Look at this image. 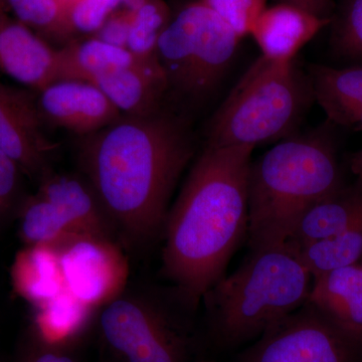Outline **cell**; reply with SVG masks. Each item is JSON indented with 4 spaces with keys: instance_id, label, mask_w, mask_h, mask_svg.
<instances>
[{
    "instance_id": "cell-3",
    "label": "cell",
    "mask_w": 362,
    "mask_h": 362,
    "mask_svg": "<svg viewBox=\"0 0 362 362\" xmlns=\"http://www.w3.org/2000/svg\"><path fill=\"white\" fill-rule=\"evenodd\" d=\"M325 130L292 135L252 161L247 235L252 251L284 244L303 214L343 187Z\"/></svg>"
},
{
    "instance_id": "cell-7",
    "label": "cell",
    "mask_w": 362,
    "mask_h": 362,
    "mask_svg": "<svg viewBox=\"0 0 362 362\" xmlns=\"http://www.w3.org/2000/svg\"><path fill=\"white\" fill-rule=\"evenodd\" d=\"M99 340L109 362H197L187 325L144 295H120L99 317Z\"/></svg>"
},
{
    "instance_id": "cell-17",
    "label": "cell",
    "mask_w": 362,
    "mask_h": 362,
    "mask_svg": "<svg viewBox=\"0 0 362 362\" xmlns=\"http://www.w3.org/2000/svg\"><path fill=\"white\" fill-rule=\"evenodd\" d=\"M307 301L342 329L362 337V264L314 278Z\"/></svg>"
},
{
    "instance_id": "cell-19",
    "label": "cell",
    "mask_w": 362,
    "mask_h": 362,
    "mask_svg": "<svg viewBox=\"0 0 362 362\" xmlns=\"http://www.w3.org/2000/svg\"><path fill=\"white\" fill-rule=\"evenodd\" d=\"M11 278L14 290L35 306L66 290L59 252L51 246H28L18 252Z\"/></svg>"
},
{
    "instance_id": "cell-21",
    "label": "cell",
    "mask_w": 362,
    "mask_h": 362,
    "mask_svg": "<svg viewBox=\"0 0 362 362\" xmlns=\"http://www.w3.org/2000/svg\"><path fill=\"white\" fill-rule=\"evenodd\" d=\"M291 249L311 274L312 279L356 265L362 259V220L337 235Z\"/></svg>"
},
{
    "instance_id": "cell-29",
    "label": "cell",
    "mask_w": 362,
    "mask_h": 362,
    "mask_svg": "<svg viewBox=\"0 0 362 362\" xmlns=\"http://www.w3.org/2000/svg\"><path fill=\"white\" fill-rule=\"evenodd\" d=\"M20 164L0 150V216H4L16 204L21 190Z\"/></svg>"
},
{
    "instance_id": "cell-30",
    "label": "cell",
    "mask_w": 362,
    "mask_h": 362,
    "mask_svg": "<svg viewBox=\"0 0 362 362\" xmlns=\"http://www.w3.org/2000/svg\"><path fill=\"white\" fill-rule=\"evenodd\" d=\"M132 18L133 11L125 8L120 11L117 9L107 18L102 28L95 33V39L115 47L127 49Z\"/></svg>"
},
{
    "instance_id": "cell-6",
    "label": "cell",
    "mask_w": 362,
    "mask_h": 362,
    "mask_svg": "<svg viewBox=\"0 0 362 362\" xmlns=\"http://www.w3.org/2000/svg\"><path fill=\"white\" fill-rule=\"evenodd\" d=\"M240 40L201 0L183 7L157 45V59L168 89L192 100L209 96L230 65Z\"/></svg>"
},
{
    "instance_id": "cell-28",
    "label": "cell",
    "mask_w": 362,
    "mask_h": 362,
    "mask_svg": "<svg viewBox=\"0 0 362 362\" xmlns=\"http://www.w3.org/2000/svg\"><path fill=\"white\" fill-rule=\"evenodd\" d=\"M114 11L103 0H75L66 16L71 32L96 33Z\"/></svg>"
},
{
    "instance_id": "cell-10",
    "label": "cell",
    "mask_w": 362,
    "mask_h": 362,
    "mask_svg": "<svg viewBox=\"0 0 362 362\" xmlns=\"http://www.w3.org/2000/svg\"><path fill=\"white\" fill-rule=\"evenodd\" d=\"M37 97L0 82V150L30 175L47 173L56 143L45 134Z\"/></svg>"
},
{
    "instance_id": "cell-24",
    "label": "cell",
    "mask_w": 362,
    "mask_h": 362,
    "mask_svg": "<svg viewBox=\"0 0 362 362\" xmlns=\"http://www.w3.org/2000/svg\"><path fill=\"white\" fill-rule=\"evenodd\" d=\"M170 11L162 0H147L133 13L127 49L140 59H157V45L170 23Z\"/></svg>"
},
{
    "instance_id": "cell-12",
    "label": "cell",
    "mask_w": 362,
    "mask_h": 362,
    "mask_svg": "<svg viewBox=\"0 0 362 362\" xmlns=\"http://www.w3.org/2000/svg\"><path fill=\"white\" fill-rule=\"evenodd\" d=\"M6 13H0V70L40 92L59 81V52Z\"/></svg>"
},
{
    "instance_id": "cell-25",
    "label": "cell",
    "mask_w": 362,
    "mask_h": 362,
    "mask_svg": "<svg viewBox=\"0 0 362 362\" xmlns=\"http://www.w3.org/2000/svg\"><path fill=\"white\" fill-rule=\"evenodd\" d=\"M6 4L16 20L37 35L66 37L73 33L59 0H6Z\"/></svg>"
},
{
    "instance_id": "cell-18",
    "label": "cell",
    "mask_w": 362,
    "mask_h": 362,
    "mask_svg": "<svg viewBox=\"0 0 362 362\" xmlns=\"http://www.w3.org/2000/svg\"><path fill=\"white\" fill-rule=\"evenodd\" d=\"M361 220L362 181L358 180L311 206L286 243L296 249L341 233Z\"/></svg>"
},
{
    "instance_id": "cell-35",
    "label": "cell",
    "mask_w": 362,
    "mask_h": 362,
    "mask_svg": "<svg viewBox=\"0 0 362 362\" xmlns=\"http://www.w3.org/2000/svg\"><path fill=\"white\" fill-rule=\"evenodd\" d=\"M59 4L63 6L64 8H65L66 13L68 11L69 7L71 6V4H73L75 0H59Z\"/></svg>"
},
{
    "instance_id": "cell-33",
    "label": "cell",
    "mask_w": 362,
    "mask_h": 362,
    "mask_svg": "<svg viewBox=\"0 0 362 362\" xmlns=\"http://www.w3.org/2000/svg\"><path fill=\"white\" fill-rule=\"evenodd\" d=\"M349 168L358 180L362 181V149L350 156Z\"/></svg>"
},
{
    "instance_id": "cell-31",
    "label": "cell",
    "mask_w": 362,
    "mask_h": 362,
    "mask_svg": "<svg viewBox=\"0 0 362 362\" xmlns=\"http://www.w3.org/2000/svg\"><path fill=\"white\" fill-rule=\"evenodd\" d=\"M35 338L32 346L25 350L18 362H81L80 357L71 350V344H52Z\"/></svg>"
},
{
    "instance_id": "cell-16",
    "label": "cell",
    "mask_w": 362,
    "mask_h": 362,
    "mask_svg": "<svg viewBox=\"0 0 362 362\" xmlns=\"http://www.w3.org/2000/svg\"><path fill=\"white\" fill-rule=\"evenodd\" d=\"M314 100L331 122L362 131V66L350 68L309 66Z\"/></svg>"
},
{
    "instance_id": "cell-1",
    "label": "cell",
    "mask_w": 362,
    "mask_h": 362,
    "mask_svg": "<svg viewBox=\"0 0 362 362\" xmlns=\"http://www.w3.org/2000/svg\"><path fill=\"white\" fill-rule=\"evenodd\" d=\"M194 154L187 128L163 112L122 117L78 149L81 168L115 228L132 245L164 230L176 183Z\"/></svg>"
},
{
    "instance_id": "cell-23",
    "label": "cell",
    "mask_w": 362,
    "mask_h": 362,
    "mask_svg": "<svg viewBox=\"0 0 362 362\" xmlns=\"http://www.w3.org/2000/svg\"><path fill=\"white\" fill-rule=\"evenodd\" d=\"M75 235L59 209L40 194L21 204L20 235L26 246L56 247Z\"/></svg>"
},
{
    "instance_id": "cell-38",
    "label": "cell",
    "mask_w": 362,
    "mask_h": 362,
    "mask_svg": "<svg viewBox=\"0 0 362 362\" xmlns=\"http://www.w3.org/2000/svg\"><path fill=\"white\" fill-rule=\"evenodd\" d=\"M0 218H1V216H0Z\"/></svg>"
},
{
    "instance_id": "cell-14",
    "label": "cell",
    "mask_w": 362,
    "mask_h": 362,
    "mask_svg": "<svg viewBox=\"0 0 362 362\" xmlns=\"http://www.w3.org/2000/svg\"><path fill=\"white\" fill-rule=\"evenodd\" d=\"M90 83L126 117H144L160 111L162 98L168 90L158 59H138Z\"/></svg>"
},
{
    "instance_id": "cell-15",
    "label": "cell",
    "mask_w": 362,
    "mask_h": 362,
    "mask_svg": "<svg viewBox=\"0 0 362 362\" xmlns=\"http://www.w3.org/2000/svg\"><path fill=\"white\" fill-rule=\"evenodd\" d=\"M37 194L54 204L78 235L112 239L115 226L90 185L71 176L47 173Z\"/></svg>"
},
{
    "instance_id": "cell-9",
    "label": "cell",
    "mask_w": 362,
    "mask_h": 362,
    "mask_svg": "<svg viewBox=\"0 0 362 362\" xmlns=\"http://www.w3.org/2000/svg\"><path fill=\"white\" fill-rule=\"evenodd\" d=\"M56 249L66 289L78 301L95 309L123 294L129 266L113 239L75 235Z\"/></svg>"
},
{
    "instance_id": "cell-26",
    "label": "cell",
    "mask_w": 362,
    "mask_h": 362,
    "mask_svg": "<svg viewBox=\"0 0 362 362\" xmlns=\"http://www.w3.org/2000/svg\"><path fill=\"white\" fill-rule=\"evenodd\" d=\"M214 11L240 40L251 35L252 26L267 8V0H201Z\"/></svg>"
},
{
    "instance_id": "cell-39",
    "label": "cell",
    "mask_w": 362,
    "mask_h": 362,
    "mask_svg": "<svg viewBox=\"0 0 362 362\" xmlns=\"http://www.w3.org/2000/svg\"><path fill=\"white\" fill-rule=\"evenodd\" d=\"M361 264H362V262H361Z\"/></svg>"
},
{
    "instance_id": "cell-34",
    "label": "cell",
    "mask_w": 362,
    "mask_h": 362,
    "mask_svg": "<svg viewBox=\"0 0 362 362\" xmlns=\"http://www.w3.org/2000/svg\"><path fill=\"white\" fill-rule=\"evenodd\" d=\"M103 1L117 11L119 6H122L124 0H103Z\"/></svg>"
},
{
    "instance_id": "cell-5",
    "label": "cell",
    "mask_w": 362,
    "mask_h": 362,
    "mask_svg": "<svg viewBox=\"0 0 362 362\" xmlns=\"http://www.w3.org/2000/svg\"><path fill=\"white\" fill-rule=\"evenodd\" d=\"M313 100L308 75L296 61L279 63L259 57L211 118L207 146L281 141L295 134Z\"/></svg>"
},
{
    "instance_id": "cell-22",
    "label": "cell",
    "mask_w": 362,
    "mask_h": 362,
    "mask_svg": "<svg viewBox=\"0 0 362 362\" xmlns=\"http://www.w3.org/2000/svg\"><path fill=\"white\" fill-rule=\"evenodd\" d=\"M37 307V337L52 344L69 345L80 335L94 309L65 290Z\"/></svg>"
},
{
    "instance_id": "cell-32",
    "label": "cell",
    "mask_w": 362,
    "mask_h": 362,
    "mask_svg": "<svg viewBox=\"0 0 362 362\" xmlns=\"http://www.w3.org/2000/svg\"><path fill=\"white\" fill-rule=\"evenodd\" d=\"M282 2L300 7L321 18H328L327 14L332 4L331 0H282Z\"/></svg>"
},
{
    "instance_id": "cell-36",
    "label": "cell",
    "mask_w": 362,
    "mask_h": 362,
    "mask_svg": "<svg viewBox=\"0 0 362 362\" xmlns=\"http://www.w3.org/2000/svg\"><path fill=\"white\" fill-rule=\"evenodd\" d=\"M8 7H7L6 0H0V13H7Z\"/></svg>"
},
{
    "instance_id": "cell-8",
    "label": "cell",
    "mask_w": 362,
    "mask_h": 362,
    "mask_svg": "<svg viewBox=\"0 0 362 362\" xmlns=\"http://www.w3.org/2000/svg\"><path fill=\"white\" fill-rule=\"evenodd\" d=\"M238 362H362V337L307 301L270 326Z\"/></svg>"
},
{
    "instance_id": "cell-20",
    "label": "cell",
    "mask_w": 362,
    "mask_h": 362,
    "mask_svg": "<svg viewBox=\"0 0 362 362\" xmlns=\"http://www.w3.org/2000/svg\"><path fill=\"white\" fill-rule=\"evenodd\" d=\"M59 52V81L76 80L92 82L100 76L137 62L127 49L90 39L71 42Z\"/></svg>"
},
{
    "instance_id": "cell-27",
    "label": "cell",
    "mask_w": 362,
    "mask_h": 362,
    "mask_svg": "<svg viewBox=\"0 0 362 362\" xmlns=\"http://www.w3.org/2000/svg\"><path fill=\"white\" fill-rule=\"evenodd\" d=\"M333 40L340 56L362 58V0H347Z\"/></svg>"
},
{
    "instance_id": "cell-11",
    "label": "cell",
    "mask_w": 362,
    "mask_h": 362,
    "mask_svg": "<svg viewBox=\"0 0 362 362\" xmlns=\"http://www.w3.org/2000/svg\"><path fill=\"white\" fill-rule=\"evenodd\" d=\"M37 104L45 122L80 136H89L123 115L96 86L59 80L39 92Z\"/></svg>"
},
{
    "instance_id": "cell-37",
    "label": "cell",
    "mask_w": 362,
    "mask_h": 362,
    "mask_svg": "<svg viewBox=\"0 0 362 362\" xmlns=\"http://www.w3.org/2000/svg\"><path fill=\"white\" fill-rule=\"evenodd\" d=\"M197 362H214V361H197Z\"/></svg>"
},
{
    "instance_id": "cell-4",
    "label": "cell",
    "mask_w": 362,
    "mask_h": 362,
    "mask_svg": "<svg viewBox=\"0 0 362 362\" xmlns=\"http://www.w3.org/2000/svg\"><path fill=\"white\" fill-rule=\"evenodd\" d=\"M312 280L287 243L252 251L204 295L214 342L230 349L261 337L306 303Z\"/></svg>"
},
{
    "instance_id": "cell-13",
    "label": "cell",
    "mask_w": 362,
    "mask_h": 362,
    "mask_svg": "<svg viewBox=\"0 0 362 362\" xmlns=\"http://www.w3.org/2000/svg\"><path fill=\"white\" fill-rule=\"evenodd\" d=\"M292 4L281 2L267 7L252 26L251 35L259 45L262 56L273 62L295 61L298 52L330 23Z\"/></svg>"
},
{
    "instance_id": "cell-2",
    "label": "cell",
    "mask_w": 362,
    "mask_h": 362,
    "mask_svg": "<svg viewBox=\"0 0 362 362\" xmlns=\"http://www.w3.org/2000/svg\"><path fill=\"white\" fill-rule=\"evenodd\" d=\"M254 149L206 145L168 211L163 273L192 307L225 276L247 232V181Z\"/></svg>"
}]
</instances>
